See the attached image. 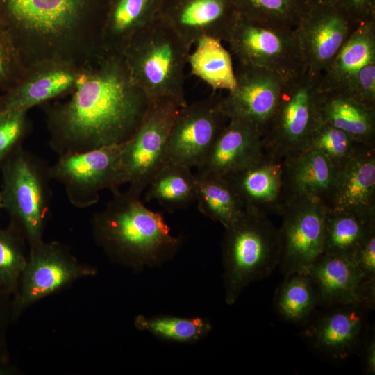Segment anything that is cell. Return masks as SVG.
<instances>
[{
  "label": "cell",
  "mask_w": 375,
  "mask_h": 375,
  "mask_svg": "<svg viewBox=\"0 0 375 375\" xmlns=\"http://www.w3.org/2000/svg\"><path fill=\"white\" fill-rule=\"evenodd\" d=\"M3 207L2 206V201H1V194H0V208Z\"/></svg>",
  "instance_id": "7bdbcfd3"
},
{
  "label": "cell",
  "mask_w": 375,
  "mask_h": 375,
  "mask_svg": "<svg viewBox=\"0 0 375 375\" xmlns=\"http://www.w3.org/2000/svg\"><path fill=\"white\" fill-rule=\"evenodd\" d=\"M359 24L328 0L310 5L294 28L306 69L323 74Z\"/></svg>",
  "instance_id": "4fadbf2b"
},
{
  "label": "cell",
  "mask_w": 375,
  "mask_h": 375,
  "mask_svg": "<svg viewBox=\"0 0 375 375\" xmlns=\"http://www.w3.org/2000/svg\"><path fill=\"white\" fill-rule=\"evenodd\" d=\"M225 301L233 305L251 283L270 275L279 265L278 229L268 215L246 210L225 228L222 242Z\"/></svg>",
  "instance_id": "5b68a950"
},
{
  "label": "cell",
  "mask_w": 375,
  "mask_h": 375,
  "mask_svg": "<svg viewBox=\"0 0 375 375\" xmlns=\"http://www.w3.org/2000/svg\"><path fill=\"white\" fill-rule=\"evenodd\" d=\"M352 257L362 274V281L375 283V224L370 226Z\"/></svg>",
  "instance_id": "74e56055"
},
{
  "label": "cell",
  "mask_w": 375,
  "mask_h": 375,
  "mask_svg": "<svg viewBox=\"0 0 375 375\" xmlns=\"http://www.w3.org/2000/svg\"><path fill=\"white\" fill-rule=\"evenodd\" d=\"M326 208L375 216V145L365 148L337 168Z\"/></svg>",
  "instance_id": "ffe728a7"
},
{
  "label": "cell",
  "mask_w": 375,
  "mask_h": 375,
  "mask_svg": "<svg viewBox=\"0 0 375 375\" xmlns=\"http://www.w3.org/2000/svg\"><path fill=\"white\" fill-rule=\"evenodd\" d=\"M340 90L364 106L375 108V62L363 66Z\"/></svg>",
  "instance_id": "8d00e7d4"
},
{
  "label": "cell",
  "mask_w": 375,
  "mask_h": 375,
  "mask_svg": "<svg viewBox=\"0 0 375 375\" xmlns=\"http://www.w3.org/2000/svg\"><path fill=\"white\" fill-rule=\"evenodd\" d=\"M26 131V111L0 109V164L19 146Z\"/></svg>",
  "instance_id": "d590c367"
},
{
  "label": "cell",
  "mask_w": 375,
  "mask_h": 375,
  "mask_svg": "<svg viewBox=\"0 0 375 375\" xmlns=\"http://www.w3.org/2000/svg\"><path fill=\"white\" fill-rule=\"evenodd\" d=\"M199 210L224 228L237 222L246 209L233 185L225 177L194 173Z\"/></svg>",
  "instance_id": "484cf974"
},
{
  "label": "cell",
  "mask_w": 375,
  "mask_h": 375,
  "mask_svg": "<svg viewBox=\"0 0 375 375\" xmlns=\"http://www.w3.org/2000/svg\"><path fill=\"white\" fill-rule=\"evenodd\" d=\"M246 210L280 215L285 202L283 159L266 153L226 176Z\"/></svg>",
  "instance_id": "e0dca14e"
},
{
  "label": "cell",
  "mask_w": 375,
  "mask_h": 375,
  "mask_svg": "<svg viewBox=\"0 0 375 375\" xmlns=\"http://www.w3.org/2000/svg\"><path fill=\"white\" fill-rule=\"evenodd\" d=\"M97 58L78 75L70 100L49 113V144L58 156L124 143L147 111L149 99L122 53L102 50Z\"/></svg>",
  "instance_id": "6da1fadb"
},
{
  "label": "cell",
  "mask_w": 375,
  "mask_h": 375,
  "mask_svg": "<svg viewBox=\"0 0 375 375\" xmlns=\"http://www.w3.org/2000/svg\"><path fill=\"white\" fill-rule=\"evenodd\" d=\"M321 122L339 128L358 141L375 145V108H368L341 90L320 92Z\"/></svg>",
  "instance_id": "d4e9b609"
},
{
  "label": "cell",
  "mask_w": 375,
  "mask_h": 375,
  "mask_svg": "<svg viewBox=\"0 0 375 375\" xmlns=\"http://www.w3.org/2000/svg\"><path fill=\"white\" fill-rule=\"evenodd\" d=\"M235 85L220 100V108L229 119L238 118L255 125L263 133L278 105L284 80L268 69L237 62Z\"/></svg>",
  "instance_id": "9a60e30c"
},
{
  "label": "cell",
  "mask_w": 375,
  "mask_h": 375,
  "mask_svg": "<svg viewBox=\"0 0 375 375\" xmlns=\"http://www.w3.org/2000/svg\"><path fill=\"white\" fill-rule=\"evenodd\" d=\"M112 192L91 220L94 238L109 258L135 271L160 267L173 258L183 238L172 233L162 214L147 208L128 190Z\"/></svg>",
  "instance_id": "7a4b0ae2"
},
{
  "label": "cell",
  "mask_w": 375,
  "mask_h": 375,
  "mask_svg": "<svg viewBox=\"0 0 375 375\" xmlns=\"http://www.w3.org/2000/svg\"><path fill=\"white\" fill-rule=\"evenodd\" d=\"M221 99L219 94L213 92L179 109L168 139L167 162L192 169L203 162L228 121L221 110Z\"/></svg>",
  "instance_id": "7c38bea8"
},
{
  "label": "cell",
  "mask_w": 375,
  "mask_h": 375,
  "mask_svg": "<svg viewBox=\"0 0 375 375\" xmlns=\"http://www.w3.org/2000/svg\"><path fill=\"white\" fill-rule=\"evenodd\" d=\"M322 74L306 69L285 82L276 110L262 135L266 153L283 159L303 147L321 122Z\"/></svg>",
  "instance_id": "ba28073f"
},
{
  "label": "cell",
  "mask_w": 375,
  "mask_h": 375,
  "mask_svg": "<svg viewBox=\"0 0 375 375\" xmlns=\"http://www.w3.org/2000/svg\"><path fill=\"white\" fill-rule=\"evenodd\" d=\"M285 276L275 294V308L284 319L301 322L319 305L316 291L305 272H294Z\"/></svg>",
  "instance_id": "1f68e13d"
},
{
  "label": "cell",
  "mask_w": 375,
  "mask_h": 375,
  "mask_svg": "<svg viewBox=\"0 0 375 375\" xmlns=\"http://www.w3.org/2000/svg\"><path fill=\"white\" fill-rule=\"evenodd\" d=\"M375 62V21L360 23L322 74L320 92L342 90L365 65Z\"/></svg>",
  "instance_id": "cb8c5ba5"
},
{
  "label": "cell",
  "mask_w": 375,
  "mask_h": 375,
  "mask_svg": "<svg viewBox=\"0 0 375 375\" xmlns=\"http://www.w3.org/2000/svg\"><path fill=\"white\" fill-rule=\"evenodd\" d=\"M78 74L69 68L55 66L25 81L5 99L0 109L27 111L74 86Z\"/></svg>",
  "instance_id": "4316f807"
},
{
  "label": "cell",
  "mask_w": 375,
  "mask_h": 375,
  "mask_svg": "<svg viewBox=\"0 0 375 375\" xmlns=\"http://www.w3.org/2000/svg\"><path fill=\"white\" fill-rule=\"evenodd\" d=\"M96 273L81 264L63 244L42 240L30 245L16 306L24 308L76 279Z\"/></svg>",
  "instance_id": "5bb4252c"
},
{
  "label": "cell",
  "mask_w": 375,
  "mask_h": 375,
  "mask_svg": "<svg viewBox=\"0 0 375 375\" xmlns=\"http://www.w3.org/2000/svg\"><path fill=\"white\" fill-rule=\"evenodd\" d=\"M336 173L337 168L317 150L302 149L288 154L283 158L285 201L306 197L326 207Z\"/></svg>",
  "instance_id": "44dd1931"
},
{
  "label": "cell",
  "mask_w": 375,
  "mask_h": 375,
  "mask_svg": "<svg viewBox=\"0 0 375 375\" xmlns=\"http://www.w3.org/2000/svg\"><path fill=\"white\" fill-rule=\"evenodd\" d=\"M349 18L360 24L375 21V0H328Z\"/></svg>",
  "instance_id": "f35d334b"
},
{
  "label": "cell",
  "mask_w": 375,
  "mask_h": 375,
  "mask_svg": "<svg viewBox=\"0 0 375 375\" xmlns=\"http://www.w3.org/2000/svg\"><path fill=\"white\" fill-rule=\"evenodd\" d=\"M106 1L0 0V24L12 43L16 37L35 47L56 48L87 26L101 33Z\"/></svg>",
  "instance_id": "277c9868"
},
{
  "label": "cell",
  "mask_w": 375,
  "mask_h": 375,
  "mask_svg": "<svg viewBox=\"0 0 375 375\" xmlns=\"http://www.w3.org/2000/svg\"><path fill=\"white\" fill-rule=\"evenodd\" d=\"M264 153L262 136L253 124L231 118L222 128L197 172L226 177Z\"/></svg>",
  "instance_id": "ac0fdd59"
},
{
  "label": "cell",
  "mask_w": 375,
  "mask_h": 375,
  "mask_svg": "<svg viewBox=\"0 0 375 375\" xmlns=\"http://www.w3.org/2000/svg\"><path fill=\"white\" fill-rule=\"evenodd\" d=\"M137 329L147 331L165 341L192 344L206 338L212 326L206 319L173 315L145 316L139 315L135 319Z\"/></svg>",
  "instance_id": "4dcf8cb0"
},
{
  "label": "cell",
  "mask_w": 375,
  "mask_h": 375,
  "mask_svg": "<svg viewBox=\"0 0 375 375\" xmlns=\"http://www.w3.org/2000/svg\"><path fill=\"white\" fill-rule=\"evenodd\" d=\"M191 48L157 17L135 34L121 53L133 78L149 101L170 99L183 108L188 104L184 69Z\"/></svg>",
  "instance_id": "3957f363"
},
{
  "label": "cell",
  "mask_w": 375,
  "mask_h": 375,
  "mask_svg": "<svg viewBox=\"0 0 375 375\" xmlns=\"http://www.w3.org/2000/svg\"><path fill=\"white\" fill-rule=\"evenodd\" d=\"M305 272L313 284L319 305L365 309L362 274L351 256L322 253Z\"/></svg>",
  "instance_id": "d6986e66"
},
{
  "label": "cell",
  "mask_w": 375,
  "mask_h": 375,
  "mask_svg": "<svg viewBox=\"0 0 375 375\" xmlns=\"http://www.w3.org/2000/svg\"><path fill=\"white\" fill-rule=\"evenodd\" d=\"M373 224L375 216L366 217L351 211L327 210L323 253L352 256Z\"/></svg>",
  "instance_id": "f546056e"
},
{
  "label": "cell",
  "mask_w": 375,
  "mask_h": 375,
  "mask_svg": "<svg viewBox=\"0 0 375 375\" xmlns=\"http://www.w3.org/2000/svg\"><path fill=\"white\" fill-rule=\"evenodd\" d=\"M325 314L306 331L311 344L335 359H345L353 351L363 327L362 308L340 306Z\"/></svg>",
  "instance_id": "7402d4cb"
},
{
  "label": "cell",
  "mask_w": 375,
  "mask_h": 375,
  "mask_svg": "<svg viewBox=\"0 0 375 375\" xmlns=\"http://www.w3.org/2000/svg\"><path fill=\"white\" fill-rule=\"evenodd\" d=\"M26 262L20 239L8 230L0 229V284L14 288Z\"/></svg>",
  "instance_id": "e575fe53"
},
{
  "label": "cell",
  "mask_w": 375,
  "mask_h": 375,
  "mask_svg": "<svg viewBox=\"0 0 375 375\" xmlns=\"http://www.w3.org/2000/svg\"><path fill=\"white\" fill-rule=\"evenodd\" d=\"M308 5H311V4H313V3H318V2H320L323 0H304Z\"/></svg>",
  "instance_id": "b9f144b4"
},
{
  "label": "cell",
  "mask_w": 375,
  "mask_h": 375,
  "mask_svg": "<svg viewBox=\"0 0 375 375\" xmlns=\"http://www.w3.org/2000/svg\"><path fill=\"white\" fill-rule=\"evenodd\" d=\"M145 201H157L169 212L188 207L197 200V182L191 168L167 162L145 189Z\"/></svg>",
  "instance_id": "83f0119b"
},
{
  "label": "cell",
  "mask_w": 375,
  "mask_h": 375,
  "mask_svg": "<svg viewBox=\"0 0 375 375\" xmlns=\"http://www.w3.org/2000/svg\"><path fill=\"white\" fill-rule=\"evenodd\" d=\"M15 54L12 40L0 24V81L6 79L10 74Z\"/></svg>",
  "instance_id": "ab89813d"
},
{
  "label": "cell",
  "mask_w": 375,
  "mask_h": 375,
  "mask_svg": "<svg viewBox=\"0 0 375 375\" xmlns=\"http://www.w3.org/2000/svg\"><path fill=\"white\" fill-rule=\"evenodd\" d=\"M194 45L188 60L191 73L205 81L214 91L232 90L235 85V68L231 55L222 41L204 36Z\"/></svg>",
  "instance_id": "f1b7e54d"
},
{
  "label": "cell",
  "mask_w": 375,
  "mask_h": 375,
  "mask_svg": "<svg viewBox=\"0 0 375 375\" xmlns=\"http://www.w3.org/2000/svg\"><path fill=\"white\" fill-rule=\"evenodd\" d=\"M238 16L231 0H161L158 14L191 47L204 36L226 42Z\"/></svg>",
  "instance_id": "2e32d148"
},
{
  "label": "cell",
  "mask_w": 375,
  "mask_h": 375,
  "mask_svg": "<svg viewBox=\"0 0 375 375\" xmlns=\"http://www.w3.org/2000/svg\"><path fill=\"white\" fill-rule=\"evenodd\" d=\"M180 106L170 99L149 101L138 128L123 144L119 158L117 185L128 184V190L140 197L167 162L169 133Z\"/></svg>",
  "instance_id": "52a82bcc"
},
{
  "label": "cell",
  "mask_w": 375,
  "mask_h": 375,
  "mask_svg": "<svg viewBox=\"0 0 375 375\" xmlns=\"http://www.w3.org/2000/svg\"><path fill=\"white\" fill-rule=\"evenodd\" d=\"M161 0H107L102 48L121 52L129 40L157 17Z\"/></svg>",
  "instance_id": "603a6c76"
},
{
  "label": "cell",
  "mask_w": 375,
  "mask_h": 375,
  "mask_svg": "<svg viewBox=\"0 0 375 375\" xmlns=\"http://www.w3.org/2000/svg\"><path fill=\"white\" fill-rule=\"evenodd\" d=\"M369 146L373 144L362 143L344 131L321 122L302 149L319 151L338 168Z\"/></svg>",
  "instance_id": "836d02e7"
},
{
  "label": "cell",
  "mask_w": 375,
  "mask_h": 375,
  "mask_svg": "<svg viewBox=\"0 0 375 375\" xmlns=\"http://www.w3.org/2000/svg\"><path fill=\"white\" fill-rule=\"evenodd\" d=\"M326 207L306 197L287 199L280 215L278 228L281 260L278 266L286 276L306 272L323 253Z\"/></svg>",
  "instance_id": "8fae6325"
},
{
  "label": "cell",
  "mask_w": 375,
  "mask_h": 375,
  "mask_svg": "<svg viewBox=\"0 0 375 375\" xmlns=\"http://www.w3.org/2000/svg\"><path fill=\"white\" fill-rule=\"evenodd\" d=\"M365 372L374 374L375 372V340L371 338L366 344L364 353Z\"/></svg>",
  "instance_id": "60d3db41"
},
{
  "label": "cell",
  "mask_w": 375,
  "mask_h": 375,
  "mask_svg": "<svg viewBox=\"0 0 375 375\" xmlns=\"http://www.w3.org/2000/svg\"><path fill=\"white\" fill-rule=\"evenodd\" d=\"M239 16L274 26L294 29L308 5L304 0H231Z\"/></svg>",
  "instance_id": "d6a6232c"
},
{
  "label": "cell",
  "mask_w": 375,
  "mask_h": 375,
  "mask_svg": "<svg viewBox=\"0 0 375 375\" xmlns=\"http://www.w3.org/2000/svg\"><path fill=\"white\" fill-rule=\"evenodd\" d=\"M123 144L59 156L49 166L51 178L62 185L72 206L90 207L99 202L101 191L119 188L117 172Z\"/></svg>",
  "instance_id": "30bf717a"
},
{
  "label": "cell",
  "mask_w": 375,
  "mask_h": 375,
  "mask_svg": "<svg viewBox=\"0 0 375 375\" xmlns=\"http://www.w3.org/2000/svg\"><path fill=\"white\" fill-rule=\"evenodd\" d=\"M1 174L2 206L29 245L42 241L51 199L49 166L18 146L2 162Z\"/></svg>",
  "instance_id": "8992f818"
},
{
  "label": "cell",
  "mask_w": 375,
  "mask_h": 375,
  "mask_svg": "<svg viewBox=\"0 0 375 375\" xmlns=\"http://www.w3.org/2000/svg\"><path fill=\"white\" fill-rule=\"evenodd\" d=\"M226 42L238 63L274 72L285 82L307 69L292 28L238 15Z\"/></svg>",
  "instance_id": "9c48e42d"
}]
</instances>
